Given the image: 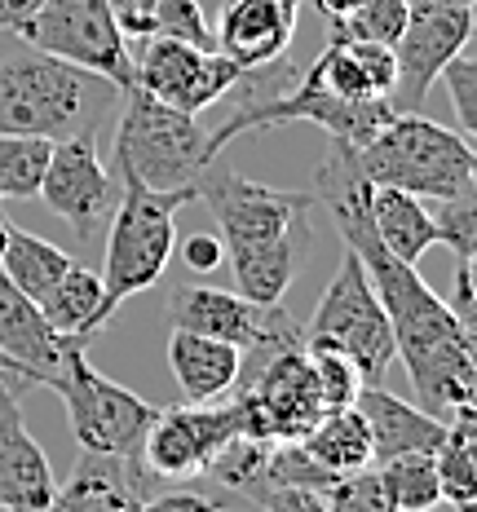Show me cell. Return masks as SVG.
I'll return each mask as SVG.
<instances>
[{"label": "cell", "mask_w": 477, "mask_h": 512, "mask_svg": "<svg viewBox=\"0 0 477 512\" xmlns=\"http://www.w3.org/2000/svg\"><path fill=\"white\" fill-rule=\"evenodd\" d=\"M314 204L332 212L345 248L363 261L371 292L385 305L394 327L398 358L407 362V376L416 384V407L447 420L451 411L473 407L477 398V354L473 332L451 314L447 296H438L420 279L416 265L389 256V248L371 230V181L358 168V146L336 142L314 173Z\"/></svg>", "instance_id": "6da1fadb"}, {"label": "cell", "mask_w": 477, "mask_h": 512, "mask_svg": "<svg viewBox=\"0 0 477 512\" xmlns=\"http://www.w3.org/2000/svg\"><path fill=\"white\" fill-rule=\"evenodd\" d=\"M195 199H204L221 226V248L230 256L239 296L257 305H283L314 239L310 190L261 186L212 159L195 181Z\"/></svg>", "instance_id": "7a4b0ae2"}, {"label": "cell", "mask_w": 477, "mask_h": 512, "mask_svg": "<svg viewBox=\"0 0 477 512\" xmlns=\"http://www.w3.org/2000/svg\"><path fill=\"white\" fill-rule=\"evenodd\" d=\"M120 106V84L36 49L18 31H0V133L98 137Z\"/></svg>", "instance_id": "3957f363"}, {"label": "cell", "mask_w": 477, "mask_h": 512, "mask_svg": "<svg viewBox=\"0 0 477 512\" xmlns=\"http://www.w3.org/2000/svg\"><path fill=\"white\" fill-rule=\"evenodd\" d=\"M115 111V177H133L146 190H195L199 173L221 155L204 115L173 111L137 84L120 89Z\"/></svg>", "instance_id": "277c9868"}, {"label": "cell", "mask_w": 477, "mask_h": 512, "mask_svg": "<svg viewBox=\"0 0 477 512\" xmlns=\"http://www.w3.org/2000/svg\"><path fill=\"white\" fill-rule=\"evenodd\" d=\"M358 168L371 186H394L424 199H451L477 186V155L464 133L424 120L420 111H398L371 142L358 146Z\"/></svg>", "instance_id": "5b68a950"}, {"label": "cell", "mask_w": 477, "mask_h": 512, "mask_svg": "<svg viewBox=\"0 0 477 512\" xmlns=\"http://www.w3.org/2000/svg\"><path fill=\"white\" fill-rule=\"evenodd\" d=\"M195 190H146L142 181L120 177V204L106 221V261H102V309L115 314L129 296L164 279L177 248V212Z\"/></svg>", "instance_id": "8992f818"}, {"label": "cell", "mask_w": 477, "mask_h": 512, "mask_svg": "<svg viewBox=\"0 0 477 512\" xmlns=\"http://www.w3.org/2000/svg\"><path fill=\"white\" fill-rule=\"evenodd\" d=\"M84 349L89 345L76 340L67 349V358H62L58 380H53V393L67 402L71 433H76L84 455H106V460L142 468V442H146V429L155 424L159 407L137 398L124 384L106 380L102 371H93Z\"/></svg>", "instance_id": "52a82bcc"}, {"label": "cell", "mask_w": 477, "mask_h": 512, "mask_svg": "<svg viewBox=\"0 0 477 512\" xmlns=\"http://www.w3.org/2000/svg\"><path fill=\"white\" fill-rule=\"evenodd\" d=\"M305 345L345 354L354 362L358 376H363V384H380L385 371L394 367V358H398L394 327H389L385 305L371 292L363 261L349 248L341 261H336L332 283H327L323 301H318L310 327H305Z\"/></svg>", "instance_id": "ba28073f"}, {"label": "cell", "mask_w": 477, "mask_h": 512, "mask_svg": "<svg viewBox=\"0 0 477 512\" xmlns=\"http://www.w3.org/2000/svg\"><path fill=\"white\" fill-rule=\"evenodd\" d=\"M168 323L182 332L217 336L243 349V367L283 354L292 345H305V332L292 323L283 305H257L226 287H204V283H173L164 296Z\"/></svg>", "instance_id": "9c48e42d"}, {"label": "cell", "mask_w": 477, "mask_h": 512, "mask_svg": "<svg viewBox=\"0 0 477 512\" xmlns=\"http://www.w3.org/2000/svg\"><path fill=\"white\" fill-rule=\"evenodd\" d=\"M235 402L243 415V437H265V442H301L327 415L305 345H292L283 354L243 367Z\"/></svg>", "instance_id": "30bf717a"}, {"label": "cell", "mask_w": 477, "mask_h": 512, "mask_svg": "<svg viewBox=\"0 0 477 512\" xmlns=\"http://www.w3.org/2000/svg\"><path fill=\"white\" fill-rule=\"evenodd\" d=\"M18 36L120 89L133 84V49L115 23V0H40Z\"/></svg>", "instance_id": "8fae6325"}, {"label": "cell", "mask_w": 477, "mask_h": 512, "mask_svg": "<svg viewBox=\"0 0 477 512\" xmlns=\"http://www.w3.org/2000/svg\"><path fill=\"white\" fill-rule=\"evenodd\" d=\"M133 84L155 102L186 115H208L239 80V67L217 49H195L182 40H133Z\"/></svg>", "instance_id": "7c38bea8"}, {"label": "cell", "mask_w": 477, "mask_h": 512, "mask_svg": "<svg viewBox=\"0 0 477 512\" xmlns=\"http://www.w3.org/2000/svg\"><path fill=\"white\" fill-rule=\"evenodd\" d=\"M235 437H243L239 402H186V407H168L155 415L142 442V468L164 482H186V477L208 473V464L226 451Z\"/></svg>", "instance_id": "4fadbf2b"}, {"label": "cell", "mask_w": 477, "mask_h": 512, "mask_svg": "<svg viewBox=\"0 0 477 512\" xmlns=\"http://www.w3.org/2000/svg\"><path fill=\"white\" fill-rule=\"evenodd\" d=\"M40 199L49 212H58L71 226L80 243H93L102 226L111 221L115 204H120V177L102 164L98 137H67L53 142L45 181H40Z\"/></svg>", "instance_id": "5bb4252c"}, {"label": "cell", "mask_w": 477, "mask_h": 512, "mask_svg": "<svg viewBox=\"0 0 477 512\" xmlns=\"http://www.w3.org/2000/svg\"><path fill=\"white\" fill-rule=\"evenodd\" d=\"M473 36V9H429V14H411L402 36L394 40V93L389 102L398 111H420L429 98L433 80L442 76V67L455 58L460 49H469Z\"/></svg>", "instance_id": "9a60e30c"}, {"label": "cell", "mask_w": 477, "mask_h": 512, "mask_svg": "<svg viewBox=\"0 0 477 512\" xmlns=\"http://www.w3.org/2000/svg\"><path fill=\"white\" fill-rule=\"evenodd\" d=\"M80 336H62L53 332L40 314V305L23 296L14 283L0 274V354L14 362V376L27 384H45L53 389L62 371V358L76 345ZM89 345V340H84Z\"/></svg>", "instance_id": "2e32d148"}, {"label": "cell", "mask_w": 477, "mask_h": 512, "mask_svg": "<svg viewBox=\"0 0 477 512\" xmlns=\"http://www.w3.org/2000/svg\"><path fill=\"white\" fill-rule=\"evenodd\" d=\"M53 499V468L40 442L27 433L23 407L0 376V508L5 512H45Z\"/></svg>", "instance_id": "e0dca14e"}, {"label": "cell", "mask_w": 477, "mask_h": 512, "mask_svg": "<svg viewBox=\"0 0 477 512\" xmlns=\"http://www.w3.org/2000/svg\"><path fill=\"white\" fill-rule=\"evenodd\" d=\"M217 53L239 71L283 58L296 36V0H226L217 23Z\"/></svg>", "instance_id": "ac0fdd59"}, {"label": "cell", "mask_w": 477, "mask_h": 512, "mask_svg": "<svg viewBox=\"0 0 477 512\" xmlns=\"http://www.w3.org/2000/svg\"><path fill=\"white\" fill-rule=\"evenodd\" d=\"M354 407L363 411L371 433V464H385L394 455H433L442 446V437H447L442 415L394 398L385 384H363Z\"/></svg>", "instance_id": "d6986e66"}, {"label": "cell", "mask_w": 477, "mask_h": 512, "mask_svg": "<svg viewBox=\"0 0 477 512\" xmlns=\"http://www.w3.org/2000/svg\"><path fill=\"white\" fill-rule=\"evenodd\" d=\"M151 486V473L106 455H80L76 473L53 486L45 512H137Z\"/></svg>", "instance_id": "ffe728a7"}, {"label": "cell", "mask_w": 477, "mask_h": 512, "mask_svg": "<svg viewBox=\"0 0 477 512\" xmlns=\"http://www.w3.org/2000/svg\"><path fill=\"white\" fill-rule=\"evenodd\" d=\"M318 71V80L345 102H376L394 93L398 67H394V49L389 45H371V40H341L327 36L323 53L310 62Z\"/></svg>", "instance_id": "44dd1931"}, {"label": "cell", "mask_w": 477, "mask_h": 512, "mask_svg": "<svg viewBox=\"0 0 477 512\" xmlns=\"http://www.w3.org/2000/svg\"><path fill=\"white\" fill-rule=\"evenodd\" d=\"M168 371H173L186 402H212L239 384L243 349L230 345V340L173 327L168 332Z\"/></svg>", "instance_id": "7402d4cb"}, {"label": "cell", "mask_w": 477, "mask_h": 512, "mask_svg": "<svg viewBox=\"0 0 477 512\" xmlns=\"http://www.w3.org/2000/svg\"><path fill=\"white\" fill-rule=\"evenodd\" d=\"M367 208H371V230H376V239L385 243L389 256H398V261L416 265L420 256L438 243V226H433L424 199L407 195V190L371 186Z\"/></svg>", "instance_id": "603a6c76"}, {"label": "cell", "mask_w": 477, "mask_h": 512, "mask_svg": "<svg viewBox=\"0 0 477 512\" xmlns=\"http://www.w3.org/2000/svg\"><path fill=\"white\" fill-rule=\"evenodd\" d=\"M71 256L58 248V243L40 239V234L31 230H18L9 226L5 234V252H0V274H5L9 283L18 287L23 296H31V301H45V296L58 287V279L71 270Z\"/></svg>", "instance_id": "cb8c5ba5"}, {"label": "cell", "mask_w": 477, "mask_h": 512, "mask_svg": "<svg viewBox=\"0 0 477 512\" xmlns=\"http://www.w3.org/2000/svg\"><path fill=\"white\" fill-rule=\"evenodd\" d=\"M40 314H45V323L53 332L93 340L98 327L111 323L102 309V274L84 270V265H71V270L58 279V287L40 301Z\"/></svg>", "instance_id": "d4e9b609"}, {"label": "cell", "mask_w": 477, "mask_h": 512, "mask_svg": "<svg viewBox=\"0 0 477 512\" xmlns=\"http://www.w3.org/2000/svg\"><path fill=\"white\" fill-rule=\"evenodd\" d=\"M301 446L332 477H349V473L371 468V433H367V420H363V411L358 407L327 411L323 420L301 437Z\"/></svg>", "instance_id": "484cf974"}, {"label": "cell", "mask_w": 477, "mask_h": 512, "mask_svg": "<svg viewBox=\"0 0 477 512\" xmlns=\"http://www.w3.org/2000/svg\"><path fill=\"white\" fill-rule=\"evenodd\" d=\"M433 468H438L442 504L455 512H473L477 504V460H473V407H460L447 415V437L433 451Z\"/></svg>", "instance_id": "4316f807"}, {"label": "cell", "mask_w": 477, "mask_h": 512, "mask_svg": "<svg viewBox=\"0 0 477 512\" xmlns=\"http://www.w3.org/2000/svg\"><path fill=\"white\" fill-rule=\"evenodd\" d=\"M376 473H380V486H385L389 504L398 512H433L442 504L433 455H394V460L376 464Z\"/></svg>", "instance_id": "83f0119b"}, {"label": "cell", "mask_w": 477, "mask_h": 512, "mask_svg": "<svg viewBox=\"0 0 477 512\" xmlns=\"http://www.w3.org/2000/svg\"><path fill=\"white\" fill-rule=\"evenodd\" d=\"M49 151H53V142H45V137L0 133V204H5V199H36L40 195Z\"/></svg>", "instance_id": "f1b7e54d"}, {"label": "cell", "mask_w": 477, "mask_h": 512, "mask_svg": "<svg viewBox=\"0 0 477 512\" xmlns=\"http://www.w3.org/2000/svg\"><path fill=\"white\" fill-rule=\"evenodd\" d=\"M411 18L407 0H358V9L345 23L332 27V36L341 40H371V45H394Z\"/></svg>", "instance_id": "f546056e"}, {"label": "cell", "mask_w": 477, "mask_h": 512, "mask_svg": "<svg viewBox=\"0 0 477 512\" xmlns=\"http://www.w3.org/2000/svg\"><path fill=\"white\" fill-rule=\"evenodd\" d=\"M424 208H429L433 226H438L442 248L473 261V252H477V186L460 190V195H451V199H433V204H424Z\"/></svg>", "instance_id": "4dcf8cb0"}, {"label": "cell", "mask_w": 477, "mask_h": 512, "mask_svg": "<svg viewBox=\"0 0 477 512\" xmlns=\"http://www.w3.org/2000/svg\"><path fill=\"white\" fill-rule=\"evenodd\" d=\"M310 349V362H314V380H318V398H323V411H345L354 407L358 389H363V376L354 371V362L336 349Z\"/></svg>", "instance_id": "1f68e13d"}, {"label": "cell", "mask_w": 477, "mask_h": 512, "mask_svg": "<svg viewBox=\"0 0 477 512\" xmlns=\"http://www.w3.org/2000/svg\"><path fill=\"white\" fill-rule=\"evenodd\" d=\"M323 504H327V512H398L394 504H389V495H385V486H380L376 468L336 477V482L323 490Z\"/></svg>", "instance_id": "d6a6232c"}, {"label": "cell", "mask_w": 477, "mask_h": 512, "mask_svg": "<svg viewBox=\"0 0 477 512\" xmlns=\"http://www.w3.org/2000/svg\"><path fill=\"white\" fill-rule=\"evenodd\" d=\"M442 84H447V93L455 102L460 133L473 142V133H477V62L469 58V49H460L447 67H442Z\"/></svg>", "instance_id": "836d02e7"}, {"label": "cell", "mask_w": 477, "mask_h": 512, "mask_svg": "<svg viewBox=\"0 0 477 512\" xmlns=\"http://www.w3.org/2000/svg\"><path fill=\"white\" fill-rule=\"evenodd\" d=\"M182 261L190 274H212L217 265H226V248H221L217 234H190L182 243Z\"/></svg>", "instance_id": "e575fe53"}, {"label": "cell", "mask_w": 477, "mask_h": 512, "mask_svg": "<svg viewBox=\"0 0 477 512\" xmlns=\"http://www.w3.org/2000/svg\"><path fill=\"white\" fill-rule=\"evenodd\" d=\"M137 512H226L212 495H199V490H168V495L142 499Z\"/></svg>", "instance_id": "d590c367"}, {"label": "cell", "mask_w": 477, "mask_h": 512, "mask_svg": "<svg viewBox=\"0 0 477 512\" xmlns=\"http://www.w3.org/2000/svg\"><path fill=\"white\" fill-rule=\"evenodd\" d=\"M451 314L460 318L464 327H477V309H473V261H464V256H455V292H451Z\"/></svg>", "instance_id": "8d00e7d4"}, {"label": "cell", "mask_w": 477, "mask_h": 512, "mask_svg": "<svg viewBox=\"0 0 477 512\" xmlns=\"http://www.w3.org/2000/svg\"><path fill=\"white\" fill-rule=\"evenodd\" d=\"M261 508H265V512H327V504H323V490H310V486L274 490V495L265 499Z\"/></svg>", "instance_id": "74e56055"}, {"label": "cell", "mask_w": 477, "mask_h": 512, "mask_svg": "<svg viewBox=\"0 0 477 512\" xmlns=\"http://www.w3.org/2000/svg\"><path fill=\"white\" fill-rule=\"evenodd\" d=\"M36 5L40 0H0V31H18L36 14Z\"/></svg>", "instance_id": "f35d334b"}, {"label": "cell", "mask_w": 477, "mask_h": 512, "mask_svg": "<svg viewBox=\"0 0 477 512\" xmlns=\"http://www.w3.org/2000/svg\"><path fill=\"white\" fill-rule=\"evenodd\" d=\"M314 9L327 18V27H336V23H345V18L354 14L358 0H314Z\"/></svg>", "instance_id": "ab89813d"}, {"label": "cell", "mask_w": 477, "mask_h": 512, "mask_svg": "<svg viewBox=\"0 0 477 512\" xmlns=\"http://www.w3.org/2000/svg\"><path fill=\"white\" fill-rule=\"evenodd\" d=\"M115 5H133V9H151L155 0H115Z\"/></svg>", "instance_id": "60d3db41"}, {"label": "cell", "mask_w": 477, "mask_h": 512, "mask_svg": "<svg viewBox=\"0 0 477 512\" xmlns=\"http://www.w3.org/2000/svg\"><path fill=\"white\" fill-rule=\"evenodd\" d=\"M5 234H9V221H5V212H0V252H5Z\"/></svg>", "instance_id": "b9f144b4"}, {"label": "cell", "mask_w": 477, "mask_h": 512, "mask_svg": "<svg viewBox=\"0 0 477 512\" xmlns=\"http://www.w3.org/2000/svg\"><path fill=\"white\" fill-rule=\"evenodd\" d=\"M0 376H14V362H9L5 354H0Z\"/></svg>", "instance_id": "7bdbcfd3"}]
</instances>
